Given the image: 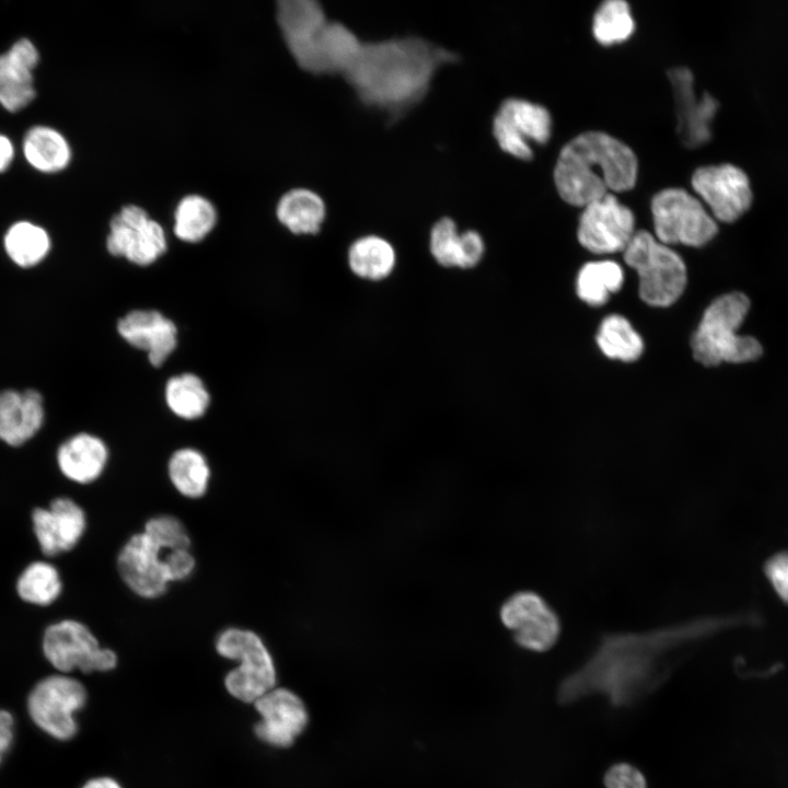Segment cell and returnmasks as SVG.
<instances>
[{"mask_svg": "<svg viewBox=\"0 0 788 788\" xmlns=\"http://www.w3.org/2000/svg\"><path fill=\"white\" fill-rule=\"evenodd\" d=\"M396 254L393 245L378 235L357 239L348 250L351 271L367 280H382L394 269Z\"/></svg>", "mask_w": 788, "mask_h": 788, "instance_id": "27", "label": "cell"}, {"mask_svg": "<svg viewBox=\"0 0 788 788\" xmlns=\"http://www.w3.org/2000/svg\"><path fill=\"white\" fill-rule=\"evenodd\" d=\"M142 532L163 552L190 548L189 533L177 517H151L144 523Z\"/></svg>", "mask_w": 788, "mask_h": 788, "instance_id": "36", "label": "cell"}, {"mask_svg": "<svg viewBox=\"0 0 788 788\" xmlns=\"http://www.w3.org/2000/svg\"><path fill=\"white\" fill-rule=\"evenodd\" d=\"M501 623L511 631L518 646L545 652L559 639L560 618L538 593L523 590L510 595L499 611Z\"/></svg>", "mask_w": 788, "mask_h": 788, "instance_id": "10", "label": "cell"}, {"mask_svg": "<svg viewBox=\"0 0 788 788\" xmlns=\"http://www.w3.org/2000/svg\"><path fill=\"white\" fill-rule=\"evenodd\" d=\"M765 572L777 594L788 603V553L772 557L766 564Z\"/></svg>", "mask_w": 788, "mask_h": 788, "instance_id": "41", "label": "cell"}, {"mask_svg": "<svg viewBox=\"0 0 788 788\" xmlns=\"http://www.w3.org/2000/svg\"><path fill=\"white\" fill-rule=\"evenodd\" d=\"M108 457L105 442L86 432L72 436L57 452L59 470L68 479L78 484L95 482L105 471Z\"/></svg>", "mask_w": 788, "mask_h": 788, "instance_id": "23", "label": "cell"}, {"mask_svg": "<svg viewBox=\"0 0 788 788\" xmlns=\"http://www.w3.org/2000/svg\"><path fill=\"white\" fill-rule=\"evenodd\" d=\"M23 151L28 163L38 171L54 173L66 167L71 152L61 134L49 127H34L26 134Z\"/></svg>", "mask_w": 788, "mask_h": 788, "instance_id": "28", "label": "cell"}, {"mask_svg": "<svg viewBox=\"0 0 788 788\" xmlns=\"http://www.w3.org/2000/svg\"><path fill=\"white\" fill-rule=\"evenodd\" d=\"M276 215L279 222L293 234H316L326 217L322 197L308 188H294L281 196Z\"/></svg>", "mask_w": 788, "mask_h": 788, "instance_id": "24", "label": "cell"}, {"mask_svg": "<svg viewBox=\"0 0 788 788\" xmlns=\"http://www.w3.org/2000/svg\"><path fill=\"white\" fill-rule=\"evenodd\" d=\"M215 648L221 657L239 662L224 677L225 688L233 697L254 703L275 687L273 657L254 630L228 627L217 636Z\"/></svg>", "mask_w": 788, "mask_h": 788, "instance_id": "6", "label": "cell"}, {"mask_svg": "<svg viewBox=\"0 0 788 788\" xmlns=\"http://www.w3.org/2000/svg\"><path fill=\"white\" fill-rule=\"evenodd\" d=\"M86 702L84 686L63 674L39 681L27 698V710L34 723L58 740L71 739L78 730L74 712Z\"/></svg>", "mask_w": 788, "mask_h": 788, "instance_id": "9", "label": "cell"}, {"mask_svg": "<svg viewBox=\"0 0 788 788\" xmlns=\"http://www.w3.org/2000/svg\"><path fill=\"white\" fill-rule=\"evenodd\" d=\"M167 476L179 495L188 499H199L208 491L211 471L200 451L181 448L169 459Z\"/></svg>", "mask_w": 788, "mask_h": 788, "instance_id": "26", "label": "cell"}, {"mask_svg": "<svg viewBox=\"0 0 788 788\" xmlns=\"http://www.w3.org/2000/svg\"><path fill=\"white\" fill-rule=\"evenodd\" d=\"M493 135L502 151L523 160L533 158L530 142L546 143L552 117L542 105L517 97L506 99L493 119Z\"/></svg>", "mask_w": 788, "mask_h": 788, "instance_id": "11", "label": "cell"}, {"mask_svg": "<svg viewBox=\"0 0 788 788\" xmlns=\"http://www.w3.org/2000/svg\"><path fill=\"white\" fill-rule=\"evenodd\" d=\"M38 62L35 46L22 38L0 55V104L10 112L28 105L35 97L33 70Z\"/></svg>", "mask_w": 788, "mask_h": 788, "instance_id": "21", "label": "cell"}, {"mask_svg": "<svg viewBox=\"0 0 788 788\" xmlns=\"http://www.w3.org/2000/svg\"><path fill=\"white\" fill-rule=\"evenodd\" d=\"M217 222L213 205L199 195L185 196L177 205L174 215L175 235L188 243L205 239Z\"/></svg>", "mask_w": 788, "mask_h": 788, "instance_id": "32", "label": "cell"}, {"mask_svg": "<svg viewBox=\"0 0 788 788\" xmlns=\"http://www.w3.org/2000/svg\"><path fill=\"white\" fill-rule=\"evenodd\" d=\"M485 244L480 234L474 230L460 233L456 266L468 269L475 267L482 259Z\"/></svg>", "mask_w": 788, "mask_h": 788, "instance_id": "39", "label": "cell"}, {"mask_svg": "<svg viewBox=\"0 0 788 788\" xmlns=\"http://www.w3.org/2000/svg\"><path fill=\"white\" fill-rule=\"evenodd\" d=\"M327 21L315 0L277 2V22L286 45L297 63L313 74H320L318 42Z\"/></svg>", "mask_w": 788, "mask_h": 788, "instance_id": "15", "label": "cell"}, {"mask_svg": "<svg viewBox=\"0 0 788 788\" xmlns=\"http://www.w3.org/2000/svg\"><path fill=\"white\" fill-rule=\"evenodd\" d=\"M362 44L343 23L327 21L318 42L320 74L345 76L357 60Z\"/></svg>", "mask_w": 788, "mask_h": 788, "instance_id": "25", "label": "cell"}, {"mask_svg": "<svg viewBox=\"0 0 788 788\" xmlns=\"http://www.w3.org/2000/svg\"><path fill=\"white\" fill-rule=\"evenodd\" d=\"M82 788H121L120 785L108 777L93 778L85 783Z\"/></svg>", "mask_w": 788, "mask_h": 788, "instance_id": "44", "label": "cell"}, {"mask_svg": "<svg viewBox=\"0 0 788 788\" xmlns=\"http://www.w3.org/2000/svg\"><path fill=\"white\" fill-rule=\"evenodd\" d=\"M624 281L622 267L613 260L590 262L579 270L576 289L578 297L591 306H601L617 292Z\"/></svg>", "mask_w": 788, "mask_h": 788, "instance_id": "30", "label": "cell"}, {"mask_svg": "<svg viewBox=\"0 0 788 788\" xmlns=\"http://www.w3.org/2000/svg\"><path fill=\"white\" fill-rule=\"evenodd\" d=\"M638 161L623 141L604 131H584L560 150L554 169L556 189L564 201L584 207L610 193L631 189Z\"/></svg>", "mask_w": 788, "mask_h": 788, "instance_id": "3", "label": "cell"}, {"mask_svg": "<svg viewBox=\"0 0 788 788\" xmlns=\"http://www.w3.org/2000/svg\"><path fill=\"white\" fill-rule=\"evenodd\" d=\"M692 186L712 217L723 222L738 219L752 202L746 173L731 163L699 166L692 175Z\"/></svg>", "mask_w": 788, "mask_h": 788, "instance_id": "14", "label": "cell"}, {"mask_svg": "<svg viewBox=\"0 0 788 788\" xmlns=\"http://www.w3.org/2000/svg\"><path fill=\"white\" fill-rule=\"evenodd\" d=\"M605 788H648L644 774L634 765L619 762L604 774Z\"/></svg>", "mask_w": 788, "mask_h": 788, "instance_id": "38", "label": "cell"}, {"mask_svg": "<svg viewBox=\"0 0 788 788\" xmlns=\"http://www.w3.org/2000/svg\"><path fill=\"white\" fill-rule=\"evenodd\" d=\"M164 397L169 409L186 420L200 418L210 404L209 392L202 380L194 373L170 378L165 384Z\"/></svg>", "mask_w": 788, "mask_h": 788, "instance_id": "29", "label": "cell"}, {"mask_svg": "<svg viewBox=\"0 0 788 788\" xmlns=\"http://www.w3.org/2000/svg\"><path fill=\"white\" fill-rule=\"evenodd\" d=\"M460 232L456 223L448 217L438 220L431 228L429 246L436 262L444 267L456 266Z\"/></svg>", "mask_w": 788, "mask_h": 788, "instance_id": "37", "label": "cell"}, {"mask_svg": "<svg viewBox=\"0 0 788 788\" xmlns=\"http://www.w3.org/2000/svg\"><path fill=\"white\" fill-rule=\"evenodd\" d=\"M709 628L710 623L692 621L605 634L586 661L563 679L557 699L569 705L601 695L612 706H630L657 691L685 648Z\"/></svg>", "mask_w": 788, "mask_h": 788, "instance_id": "1", "label": "cell"}, {"mask_svg": "<svg viewBox=\"0 0 788 788\" xmlns=\"http://www.w3.org/2000/svg\"><path fill=\"white\" fill-rule=\"evenodd\" d=\"M43 651L50 664L61 673L76 669L91 673L106 672L117 664L116 653L100 646L97 638L83 623L63 619L44 633Z\"/></svg>", "mask_w": 788, "mask_h": 788, "instance_id": "8", "label": "cell"}, {"mask_svg": "<svg viewBox=\"0 0 788 788\" xmlns=\"http://www.w3.org/2000/svg\"><path fill=\"white\" fill-rule=\"evenodd\" d=\"M120 337L134 348L146 351L153 367L162 366L177 345L174 322L157 310H134L117 323Z\"/></svg>", "mask_w": 788, "mask_h": 788, "instance_id": "20", "label": "cell"}, {"mask_svg": "<svg viewBox=\"0 0 788 788\" xmlns=\"http://www.w3.org/2000/svg\"><path fill=\"white\" fill-rule=\"evenodd\" d=\"M596 343L606 357L625 362L637 360L644 350L640 335L628 320L618 314H611L602 321Z\"/></svg>", "mask_w": 788, "mask_h": 788, "instance_id": "31", "label": "cell"}, {"mask_svg": "<svg viewBox=\"0 0 788 788\" xmlns=\"http://www.w3.org/2000/svg\"><path fill=\"white\" fill-rule=\"evenodd\" d=\"M13 739V717L7 710L0 709V762L9 750Z\"/></svg>", "mask_w": 788, "mask_h": 788, "instance_id": "42", "label": "cell"}, {"mask_svg": "<svg viewBox=\"0 0 788 788\" xmlns=\"http://www.w3.org/2000/svg\"><path fill=\"white\" fill-rule=\"evenodd\" d=\"M651 213L657 239L665 245L702 246L718 231L700 199L684 188L658 192L651 199Z\"/></svg>", "mask_w": 788, "mask_h": 788, "instance_id": "7", "label": "cell"}, {"mask_svg": "<svg viewBox=\"0 0 788 788\" xmlns=\"http://www.w3.org/2000/svg\"><path fill=\"white\" fill-rule=\"evenodd\" d=\"M164 564L171 583L189 578L196 567V560L190 548L165 552Z\"/></svg>", "mask_w": 788, "mask_h": 788, "instance_id": "40", "label": "cell"}, {"mask_svg": "<svg viewBox=\"0 0 788 788\" xmlns=\"http://www.w3.org/2000/svg\"><path fill=\"white\" fill-rule=\"evenodd\" d=\"M668 78L673 90L677 135L686 147H699L711 136V121L718 109V101L707 92L697 97L693 73L686 67L671 68Z\"/></svg>", "mask_w": 788, "mask_h": 788, "instance_id": "17", "label": "cell"}, {"mask_svg": "<svg viewBox=\"0 0 788 788\" xmlns=\"http://www.w3.org/2000/svg\"><path fill=\"white\" fill-rule=\"evenodd\" d=\"M749 308L748 297L740 292L723 294L712 301L692 337L694 358L705 366L757 359L763 351L758 340L737 334Z\"/></svg>", "mask_w": 788, "mask_h": 788, "instance_id": "4", "label": "cell"}, {"mask_svg": "<svg viewBox=\"0 0 788 788\" xmlns=\"http://www.w3.org/2000/svg\"><path fill=\"white\" fill-rule=\"evenodd\" d=\"M4 247L9 257L21 267H31L39 263L48 253L50 241L44 229L31 222L13 224L4 236Z\"/></svg>", "mask_w": 788, "mask_h": 788, "instance_id": "33", "label": "cell"}, {"mask_svg": "<svg viewBox=\"0 0 788 788\" xmlns=\"http://www.w3.org/2000/svg\"><path fill=\"white\" fill-rule=\"evenodd\" d=\"M106 247L114 256L147 266L165 253L167 243L159 222L152 220L141 207L127 205L109 222Z\"/></svg>", "mask_w": 788, "mask_h": 788, "instance_id": "12", "label": "cell"}, {"mask_svg": "<svg viewBox=\"0 0 788 788\" xmlns=\"http://www.w3.org/2000/svg\"><path fill=\"white\" fill-rule=\"evenodd\" d=\"M43 421V397L37 391L0 392V440L21 445L40 429Z\"/></svg>", "mask_w": 788, "mask_h": 788, "instance_id": "22", "label": "cell"}, {"mask_svg": "<svg viewBox=\"0 0 788 788\" xmlns=\"http://www.w3.org/2000/svg\"><path fill=\"white\" fill-rule=\"evenodd\" d=\"M13 159V147L11 141L3 135H0V172H3L10 165Z\"/></svg>", "mask_w": 788, "mask_h": 788, "instance_id": "43", "label": "cell"}, {"mask_svg": "<svg viewBox=\"0 0 788 788\" xmlns=\"http://www.w3.org/2000/svg\"><path fill=\"white\" fill-rule=\"evenodd\" d=\"M459 56L417 36L363 43L344 76L359 101L395 121L427 95L438 69Z\"/></svg>", "mask_w": 788, "mask_h": 788, "instance_id": "2", "label": "cell"}, {"mask_svg": "<svg viewBox=\"0 0 788 788\" xmlns=\"http://www.w3.org/2000/svg\"><path fill=\"white\" fill-rule=\"evenodd\" d=\"M254 705L260 716L255 732L267 744L288 748L306 727L305 706L289 690L274 687L255 700Z\"/></svg>", "mask_w": 788, "mask_h": 788, "instance_id": "18", "label": "cell"}, {"mask_svg": "<svg viewBox=\"0 0 788 788\" xmlns=\"http://www.w3.org/2000/svg\"><path fill=\"white\" fill-rule=\"evenodd\" d=\"M164 553L142 531L132 534L118 552L116 566L125 586L137 596H162L170 583Z\"/></svg>", "mask_w": 788, "mask_h": 788, "instance_id": "16", "label": "cell"}, {"mask_svg": "<svg viewBox=\"0 0 788 788\" xmlns=\"http://www.w3.org/2000/svg\"><path fill=\"white\" fill-rule=\"evenodd\" d=\"M624 259L639 277V296L652 306H669L683 293L686 267L681 256L650 232H635Z\"/></svg>", "mask_w": 788, "mask_h": 788, "instance_id": "5", "label": "cell"}, {"mask_svg": "<svg viewBox=\"0 0 788 788\" xmlns=\"http://www.w3.org/2000/svg\"><path fill=\"white\" fill-rule=\"evenodd\" d=\"M62 583L58 570L45 561H35L21 573L16 590L25 602L48 605L61 593Z\"/></svg>", "mask_w": 788, "mask_h": 788, "instance_id": "35", "label": "cell"}, {"mask_svg": "<svg viewBox=\"0 0 788 788\" xmlns=\"http://www.w3.org/2000/svg\"><path fill=\"white\" fill-rule=\"evenodd\" d=\"M32 521L39 547L47 556L71 551L86 529L83 509L67 497L54 499L48 508L34 509Z\"/></svg>", "mask_w": 788, "mask_h": 788, "instance_id": "19", "label": "cell"}, {"mask_svg": "<svg viewBox=\"0 0 788 788\" xmlns=\"http://www.w3.org/2000/svg\"><path fill=\"white\" fill-rule=\"evenodd\" d=\"M635 21L628 2L606 0L596 9L592 33L598 43L611 46L627 40L635 31Z\"/></svg>", "mask_w": 788, "mask_h": 788, "instance_id": "34", "label": "cell"}, {"mask_svg": "<svg viewBox=\"0 0 788 788\" xmlns=\"http://www.w3.org/2000/svg\"><path fill=\"white\" fill-rule=\"evenodd\" d=\"M634 234L635 216L614 194L583 207L577 235L588 251L595 254L624 252Z\"/></svg>", "mask_w": 788, "mask_h": 788, "instance_id": "13", "label": "cell"}]
</instances>
